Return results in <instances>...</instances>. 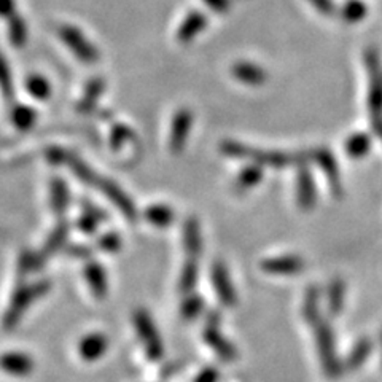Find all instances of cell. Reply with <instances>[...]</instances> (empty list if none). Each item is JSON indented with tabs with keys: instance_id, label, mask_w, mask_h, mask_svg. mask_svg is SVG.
<instances>
[{
	"instance_id": "cell-28",
	"label": "cell",
	"mask_w": 382,
	"mask_h": 382,
	"mask_svg": "<svg viewBox=\"0 0 382 382\" xmlns=\"http://www.w3.org/2000/svg\"><path fill=\"white\" fill-rule=\"evenodd\" d=\"M371 149V137L365 132H355L347 139L346 153L350 158H363Z\"/></svg>"
},
{
	"instance_id": "cell-37",
	"label": "cell",
	"mask_w": 382,
	"mask_h": 382,
	"mask_svg": "<svg viewBox=\"0 0 382 382\" xmlns=\"http://www.w3.org/2000/svg\"><path fill=\"white\" fill-rule=\"evenodd\" d=\"M204 308L202 299L197 295H190L185 301L182 303V317L187 318V320H193L197 316L201 314V311Z\"/></svg>"
},
{
	"instance_id": "cell-13",
	"label": "cell",
	"mask_w": 382,
	"mask_h": 382,
	"mask_svg": "<svg viewBox=\"0 0 382 382\" xmlns=\"http://www.w3.org/2000/svg\"><path fill=\"white\" fill-rule=\"evenodd\" d=\"M261 270L272 276H291L304 270V261L296 255H285V257H274L261 261Z\"/></svg>"
},
{
	"instance_id": "cell-38",
	"label": "cell",
	"mask_w": 382,
	"mask_h": 382,
	"mask_svg": "<svg viewBox=\"0 0 382 382\" xmlns=\"http://www.w3.org/2000/svg\"><path fill=\"white\" fill-rule=\"evenodd\" d=\"M98 245L102 248V250L108 252V253L118 252L120 248H121V238H120V234H117V233H107V234H104L99 239Z\"/></svg>"
},
{
	"instance_id": "cell-41",
	"label": "cell",
	"mask_w": 382,
	"mask_h": 382,
	"mask_svg": "<svg viewBox=\"0 0 382 382\" xmlns=\"http://www.w3.org/2000/svg\"><path fill=\"white\" fill-rule=\"evenodd\" d=\"M16 15V0H0V18L10 19Z\"/></svg>"
},
{
	"instance_id": "cell-23",
	"label": "cell",
	"mask_w": 382,
	"mask_h": 382,
	"mask_svg": "<svg viewBox=\"0 0 382 382\" xmlns=\"http://www.w3.org/2000/svg\"><path fill=\"white\" fill-rule=\"evenodd\" d=\"M261 178H263V168L257 164H250L242 169L238 174V177H236L234 188L238 191H247L253 187H257V185L261 182Z\"/></svg>"
},
{
	"instance_id": "cell-45",
	"label": "cell",
	"mask_w": 382,
	"mask_h": 382,
	"mask_svg": "<svg viewBox=\"0 0 382 382\" xmlns=\"http://www.w3.org/2000/svg\"><path fill=\"white\" fill-rule=\"evenodd\" d=\"M373 129H374V132L378 134V136L382 139V118L373 120Z\"/></svg>"
},
{
	"instance_id": "cell-44",
	"label": "cell",
	"mask_w": 382,
	"mask_h": 382,
	"mask_svg": "<svg viewBox=\"0 0 382 382\" xmlns=\"http://www.w3.org/2000/svg\"><path fill=\"white\" fill-rule=\"evenodd\" d=\"M206 4L215 11H225L228 8V0H206Z\"/></svg>"
},
{
	"instance_id": "cell-27",
	"label": "cell",
	"mask_w": 382,
	"mask_h": 382,
	"mask_svg": "<svg viewBox=\"0 0 382 382\" xmlns=\"http://www.w3.org/2000/svg\"><path fill=\"white\" fill-rule=\"evenodd\" d=\"M67 168L74 172V174L80 178L81 182H85L88 185H98L99 182V175L96 174V172L89 168V166L83 161V159H80L79 156H75L70 153V156L67 159Z\"/></svg>"
},
{
	"instance_id": "cell-1",
	"label": "cell",
	"mask_w": 382,
	"mask_h": 382,
	"mask_svg": "<svg viewBox=\"0 0 382 382\" xmlns=\"http://www.w3.org/2000/svg\"><path fill=\"white\" fill-rule=\"evenodd\" d=\"M220 150L223 155L236 159H247L252 164L261 166V168H274V169H284L289 166H304V163L311 159L309 153H296V155H289L284 151H266L260 149H253L239 142H233V140H226L220 145Z\"/></svg>"
},
{
	"instance_id": "cell-21",
	"label": "cell",
	"mask_w": 382,
	"mask_h": 382,
	"mask_svg": "<svg viewBox=\"0 0 382 382\" xmlns=\"http://www.w3.org/2000/svg\"><path fill=\"white\" fill-rule=\"evenodd\" d=\"M50 201H51V209L56 215H64L66 210L69 209L70 202V195L67 183L61 180V178H54L50 183Z\"/></svg>"
},
{
	"instance_id": "cell-32",
	"label": "cell",
	"mask_w": 382,
	"mask_h": 382,
	"mask_svg": "<svg viewBox=\"0 0 382 382\" xmlns=\"http://www.w3.org/2000/svg\"><path fill=\"white\" fill-rule=\"evenodd\" d=\"M25 88H28V93L38 100H45L50 98L51 94V85L50 81L42 75H30L28 80H25Z\"/></svg>"
},
{
	"instance_id": "cell-43",
	"label": "cell",
	"mask_w": 382,
	"mask_h": 382,
	"mask_svg": "<svg viewBox=\"0 0 382 382\" xmlns=\"http://www.w3.org/2000/svg\"><path fill=\"white\" fill-rule=\"evenodd\" d=\"M312 4L317 10H320L323 15H330L331 11H333V4H331V0H311Z\"/></svg>"
},
{
	"instance_id": "cell-42",
	"label": "cell",
	"mask_w": 382,
	"mask_h": 382,
	"mask_svg": "<svg viewBox=\"0 0 382 382\" xmlns=\"http://www.w3.org/2000/svg\"><path fill=\"white\" fill-rule=\"evenodd\" d=\"M216 379H219V373H216L214 368H207L199 374L196 382H216Z\"/></svg>"
},
{
	"instance_id": "cell-36",
	"label": "cell",
	"mask_w": 382,
	"mask_h": 382,
	"mask_svg": "<svg viewBox=\"0 0 382 382\" xmlns=\"http://www.w3.org/2000/svg\"><path fill=\"white\" fill-rule=\"evenodd\" d=\"M134 140V132L129 126L125 125H117L113 126L112 134H110V144L113 150H120L125 144Z\"/></svg>"
},
{
	"instance_id": "cell-34",
	"label": "cell",
	"mask_w": 382,
	"mask_h": 382,
	"mask_svg": "<svg viewBox=\"0 0 382 382\" xmlns=\"http://www.w3.org/2000/svg\"><path fill=\"white\" fill-rule=\"evenodd\" d=\"M303 314L309 323H312L316 318L320 317V311H318V290L317 289H309L308 293H306Z\"/></svg>"
},
{
	"instance_id": "cell-25",
	"label": "cell",
	"mask_w": 382,
	"mask_h": 382,
	"mask_svg": "<svg viewBox=\"0 0 382 382\" xmlns=\"http://www.w3.org/2000/svg\"><path fill=\"white\" fill-rule=\"evenodd\" d=\"M11 123L18 127L19 131H29L37 121V113L32 107L16 104L11 108Z\"/></svg>"
},
{
	"instance_id": "cell-2",
	"label": "cell",
	"mask_w": 382,
	"mask_h": 382,
	"mask_svg": "<svg viewBox=\"0 0 382 382\" xmlns=\"http://www.w3.org/2000/svg\"><path fill=\"white\" fill-rule=\"evenodd\" d=\"M50 289V280H38V282L34 284L19 285L15 293H13L8 309H6L4 316V327L6 330L15 328L24 316V312L30 308V304L34 303L35 299L47 295Z\"/></svg>"
},
{
	"instance_id": "cell-30",
	"label": "cell",
	"mask_w": 382,
	"mask_h": 382,
	"mask_svg": "<svg viewBox=\"0 0 382 382\" xmlns=\"http://www.w3.org/2000/svg\"><path fill=\"white\" fill-rule=\"evenodd\" d=\"M8 38L13 47L21 48L28 42V24L24 19L15 15L8 19Z\"/></svg>"
},
{
	"instance_id": "cell-35",
	"label": "cell",
	"mask_w": 382,
	"mask_h": 382,
	"mask_svg": "<svg viewBox=\"0 0 382 382\" xmlns=\"http://www.w3.org/2000/svg\"><path fill=\"white\" fill-rule=\"evenodd\" d=\"M366 15V6L360 0H349L342 8V18L347 23H359Z\"/></svg>"
},
{
	"instance_id": "cell-4",
	"label": "cell",
	"mask_w": 382,
	"mask_h": 382,
	"mask_svg": "<svg viewBox=\"0 0 382 382\" xmlns=\"http://www.w3.org/2000/svg\"><path fill=\"white\" fill-rule=\"evenodd\" d=\"M134 325H136L137 336L140 337V341L144 342L145 352L146 355H149V359L150 360L161 359L164 354L163 341L156 330V325L151 320L149 312L144 309H139L136 314H134Z\"/></svg>"
},
{
	"instance_id": "cell-6",
	"label": "cell",
	"mask_w": 382,
	"mask_h": 382,
	"mask_svg": "<svg viewBox=\"0 0 382 382\" xmlns=\"http://www.w3.org/2000/svg\"><path fill=\"white\" fill-rule=\"evenodd\" d=\"M366 67L371 75V83H369L368 93V108L371 112L373 120L382 118V72L379 66V57L374 51L366 53Z\"/></svg>"
},
{
	"instance_id": "cell-9",
	"label": "cell",
	"mask_w": 382,
	"mask_h": 382,
	"mask_svg": "<svg viewBox=\"0 0 382 382\" xmlns=\"http://www.w3.org/2000/svg\"><path fill=\"white\" fill-rule=\"evenodd\" d=\"M219 325H220V316L210 314L207 318L206 328H204V340L207 341L209 346L212 347L223 360H234L236 349L233 347V344L220 333Z\"/></svg>"
},
{
	"instance_id": "cell-22",
	"label": "cell",
	"mask_w": 382,
	"mask_h": 382,
	"mask_svg": "<svg viewBox=\"0 0 382 382\" xmlns=\"http://www.w3.org/2000/svg\"><path fill=\"white\" fill-rule=\"evenodd\" d=\"M144 219L153 226L166 228L174 221L175 215H174V210H172L169 206H164V204H155V206H149L145 209Z\"/></svg>"
},
{
	"instance_id": "cell-16",
	"label": "cell",
	"mask_w": 382,
	"mask_h": 382,
	"mask_svg": "<svg viewBox=\"0 0 382 382\" xmlns=\"http://www.w3.org/2000/svg\"><path fill=\"white\" fill-rule=\"evenodd\" d=\"M85 280L96 298H105L108 291V279L104 266L98 261H89L85 266Z\"/></svg>"
},
{
	"instance_id": "cell-14",
	"label": "cell",
	"mask_w": 382,
	"mask_h": 382,
	"mask_svg": "<svg viewBox=\"0 0 382 382\" xmlns=\"http://www.w3.org/2000/svg\"><path fill=\"white\" fill-rule=\"evenodd\" d=\"M0 369L13 376H25L34 369V360L29 354L11 350L0 355Z\"/></svg>"
},
{
	"instance_id": "cell-18",
	"label": "cell",
	"mask_w": 382,
	"mask_h": 382,
	"mask_svg": "<svg viewBox=\"0 0 382 382\" xmlns=\"http://www.w3.org/2000/svg\"><path fill=\"white\" fill-rule=\"evenodd\" d=\"M183 247L190 258H197L202 252L201 226L196 219H188L183 225Z\"/></svg>"
},
{
	"instance_id": "cell-31",
	"label": "cell",
	"mask_w": 382,
	"mask_h": 382,
	"mask_svg": "<svg viewBox=\"0 0 382 382\" xmlns=\"http://www.w3.org/2000/svg\"><path fill=\"white\" fill-rule=\"evenodd\" d=\"M197 258H190L185 261L183 270L180 272V282L178 289L183 293H191L197 284Z\"/></svg>"
},
{
	"instance_id": "cell-33",
	"label": "cell",
	"mask_w": 382,
	"mask_h": 382,
	"mask_svg": "<svg viewBox=\"0 0 382 382\" xmlns=\"http://www.w3.org/2000/svg\"><path fill=\"white\" fill-rule=\"evenodd\" d=\"M0 91H2V96L6 102H10L15 98V86H13L10 67L2 54H0Z\"/></svg>"
},
{
	"instance_id": "cell-15",
	"label": "cell",
	"mask_w": 382,
	"mask_h": 382,
	"mask_svg": "<svg viewBox=\"0 0 382 382\" xmlns=\"http://www.w3.org/2000/svg\"><path fill=\"white\" fill-rule=\"evenodd\" d=\"M108 337L104 333H89L79 344V354L85 361H96L107 352Z\"/></svg>"
},
{
	"instance_id": "cell-7",
	"label": "cell",
	"mask_w": 382,
	"mask_h": 382,
	"mask_svg": "<svg viewBox=\"0 0 382 382\" xmlns=\"http://www.w3.org/2000/svg\"><path fill=\"white\" fill-rule=\"evenodd\" d=\"M100 190V193H104L108 201L113 202V206L117 207L121 214H123L127 220L134 221L137 219V210L136 206H134V202L129 196H127L123 188L117 185L115 182H112L110 178H104L100 177L98 185H96Z\"/></svg>"
},
{
	"instance_id": "cell-8",
	"label": "cell",
	"mask_w": 382,
	"mask_h": 382,
	"mask_svg": "<svg viewBox=\"0 0 382 382\" xmlns=\"http://www.w3.org/2000/svg\"><path fill=\"white\" fill-rule=\"evenodd\" d=\"M191 126H193V113H191L188 108H180V110H177L174 115V120H172L169 134V149L174 155L182 153L185 145H187Z\"/></svg>"
},
{
	"instance_id": "cell-3",
	"label": "cell",
	"mask_w": 382,
	"mask_h": 382,
	"mask_svg": "<svg viewBox=\"0 0 382 382\" xmlns=\"http://www.w3.org/2000/svg\"><path fill=\"white\" fill-rule=\"evenodd\" d=\"M314 327L317 349L320 354V361L323 366V371L327 373L330 378H335L341 373V363L337 360L336 355V346H335V336L333 330L330 328V325L323 320L322 317L316 318L311 323Z\"/></svg>"
},
{
	"instance_id": "cell-5",
	"label": "cell",
	"mask_w": 382,
	"mask_h": 382,
	"mask_svg": "<svg viewBox=\"0 0 382 382\" xmlns=\"http://www.w3.org/2000/svg\"><path fill=\"white\" fill-rule=\"evenodd\" d=\"M59 38L67 45L69 50L79 57L81 62L94 64L99 59V51L94 45L88 40L85 34L74 25H61L59 28Z\"/></svg>"
},
{
	"instance_id": "cell-19",
	"label": "cell",
	"mask_w": 382,
	"mask_h": 382,
	"mask_svg": "<svg viewBox=\"0 0 382 382\" xmlns=\"http://www.w3.org/2000/svg\"><path fill=\"white\" fill-rule=\"evenodd\" d=\"M204 28H206V16H202L199 11H191L177 30V40L190 43Z\"/></svg>"
},
{
	"instance_id": "cell-26",
	"label": "cell",
	"mask_w": 382,
	"mask_h": 382,
	"mask_svg": "<svg viewBox=\"0 0 382 382\" xmlns=\"http://www.w3.org/2000/svg\"><path fill=\"white\" fill-rule=\"evenodd\" d=\"M344 301H346V284L341 279H336L328 286L327 293V303L328 311L331 314H340L344 308Z\"/></svg>"
},
{
	"instance_id": "cell-20",
	"label": "cell",
	"mask_w": 382,
	"mask_h": 382,
	"mask_svg": "<svg viewBox=\"0 0 382 382\" xmlns=\"http://www.w3.org/2000/svg\"><path fill=\"white\" fill-rule=\"evenodd\" d=\"M104 89H105L104 79H100V76H94V79L89 80L86 83L85 93H83L81 99L79 102V107H76L79 108V112L80 113L91 112L96 107V104H98V100L102 96V93H104Z\"/></svg>"
},
{
	"instance_id": "cell-39",
	"label": "cell",
	"mask_w": 382,
	"mask_h": 382,
	"mask_svg": "<svg viewBox=\"0 0 382 382\" xmlns=\"http://www.w3.org/2000/svg\"><path fill=\"white\" fill-rule=\"evenodd\" d=\"M99 219L96 215H93L91 212H86L83 214L80 219H79V223H76V226H79V229L81 233L85 234H94L96 229H98V225H99Z\"/></svg>"
},
{
	"instance_id": "cell-17",
	"label": "cell",
	"mask_w": 382,
	"mask_h": 382,
	"mask_svg": "<svg viewBox=\"0 0 382 382\" xmlns=\"http://www.w3.org/2000/svg\"><path fill=\"white\" fill-rule=\"evenodd\" d=\"M231 72L234 75V79L244 83V85L248 86H260L266 81V72L257 64L252 62H238L234 64Z\"/></svg>"
},
{
	"instance_id": "cell-11",
	"label": "cell",
	"mask_w": 382,
	"mask_h": 382,
	"mask_svg": "<svg viewBox=\"0 0 382 382\" xmlns=\"http://www.w3.org/2000/svg\"><path fill=\"white\" fill-rule=\"evenodd\" d=\"M296 199L303 210H312L317 204V191L312 172L306 166H299L296 175Z\"/></svg>"
},
{
	"instance_id": "cell-24",
	"label": "cell",
	"mask_w": 382,
	"mask_h": 382,
	"mask_svg": "<svg viewBox=\"0 0 382 382\" xmlns=\"http://www.w3.org/2000/svg\"><path fill=\"white\" fill-rule=\"evenodd\" d=\"M69 238V223L67 221H59L57 225L54 226L53 231L50 233L47 242H45V247H43V252H42V257L47 258L48 255L54 253L59 250V248L66 244V241Z\"/></svg>"
},
{
	"instance_id": "cell-29",
	"label": "cell",
	"mask_w": 382,
	"mask_h": 382,
	"mask_svg": "<svg viewBox=\"0 0 382 382\" xmlns=\"http://www.w3.org/2000/svg\"><path fill=\"white\" fill-rule=\"evenodd\" d=\"M371 350H373V342L369 340H366V337H363V340H360L359 342H357L355 346L352 347V350L349 352L347 360H346V366L349 369L359 368L360 365L365 363V360L368 359L369 354H371Z\"/></svg>"
},
{
	"instance_id": "cell-40",
	"label": "cell",
	"mask_w": 382,
	"mask_h": 382,
	"mask_svg": "<svg viewBox=\"0 0 382 382\" xmlns=\"http://www.w3.org/2000/svg\"><path fill=\"white\" fill-rule=\"evenodd\" d=\"M70 151L61 149V146H50L47 150V158L53 164H67Z\"/></svg>"
},
{
	"instance_id": "cell-12",
	"label": "cell",
	"mask_w": 382,
	"mask_h": 382,
	"mask_svg": "<svg viewBox=\"0 0 382 382\" xmlns=\"http://www.w3.org/2000/svg\"><path fill=\"white\" fill-rule=\"evenodd\" d=\"M210 277H212V285L216 291V296L220 298V301L225 306H234L236 304V290H234V285L231 282V277H229L226 266L220 263V261H216V263H214V266H212Z\"/></svg>"
},
{
	"instance_id": "cell-46",
	"label": "cell",
	"mask_w": 382,
	"mask_h": 382,
	"mask_svg": "<svg viewBox=\"0 0 382 382\" xmlns=\"http://www.w3.org/2000/svg\"><path fill=\"white\" fill-rule=\"evenodd\" d=\"M381 341H382V336H381Z\"/></svg>"
},
{
	"instance_id": "cell-10",
	"label": "cell",
	"mask_w": 382,
	"mask_h": 382,
	"mask_svg": "<svg viewBox=\"0 0 382 382\" xmlns=\"http://www.w3.org/2000/svg\"><path fill=\"white\" fill-rule=\"evenodd\" d=\"M311 159L317 161V164L320 166L322 172L327 177V182L331 188V193H333L335 197H341L342 196V183H341V175H340V169H337V163L333 156V153L327 149H316L311 153Z\"/></svg>"
}]
</instances>
